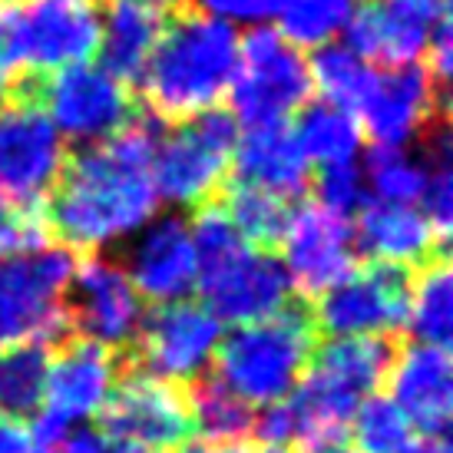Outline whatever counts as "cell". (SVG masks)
I'll list each match as a JSON object with an SVG mask.
<instances>
[{
    "instance_id": "6da1fadb",
    "label": "cell",
    "mask_w": 453,
    "mask_h": 453,
    "mask_svg": "<svg viewBox=\"0 0 453 453\" xmlns=\"http://www.w3.org/2000/svg\"><path fill=\"white\" fill-rule=\"evenodd\" d=\"M156 142L159 123L142 106V116L116 136L70 152L43 199L53 239L73 255H89L146 226L159 199L152 182Z\"/></svg>"
},
{
    "instance_id": "7a4b0ae2",
    "label": "cell",
    "mask_w": 453,
    "mask_h": 453,
    "mask_svg": "<svg viewBox=\"0 0 453 453\" xmlns=\"http://www.w3.org/2000/svg\"><path fill=\"white\" fill-rule=\"evenodd\" d=\"M239 70L235 27L182 0L165 11L159 43L142 73V106L159 127H176L222 103Z\"/></svg>"
},
{
    "instance_id": "3957f363",
    "label": "cell",
    "mask_w": 453,
    "mask_h": 453,
    "mask_svg": "<svg viewBox=\"0 0 453 453\" xmlns=\"http://www.w3.org/2000/svg\"><path fill=\"white\" fill-rule=\"evenodd\" d=\"M318 344L311 302L295 298L275 318L242 325L215 351V378L249 403L285 401L302 380Z\"/></svg>"
},
{
    "instance_id": "277c9868",
    "label": "cell",
    "mask_w": 453,
    "mask_h": 453,
    "mask_svg": "<svg viewBox=\"0 0 453 453\" xmlns=\"http://www.w3.org/2000/svg\"><path fill=\"white\" fill-rule=\"evenodd\" d=\"M106 0H7L0 4V50L11 70L57 73L89 64L100 50Z\"/></svg>"
},
{
    "instance_id": "5b68a950",
    "label": "cell",
    "mask_w": 453,
    "mask_h": 453,
    "mask_svg": "<svg viewBox=\"0 0 453 453\" xmlns=\"http://www.w3.org/2000/svg\"><path fill=\"white\" fill-rule=\"evenodd\" d=\"M40 73L13 70L0 96V189L13 205H40L66 163L64 139L37 100Z\"/></svg>"
},
{
    "instance_id": "8992f818",
    "label": "cell",
    "mask_w": 453,
    "mask_h": 453,
    "mask_svg": "<svg viewBox=\"0 0 453 453\" xmlns=\"http://www.w3.org/2000/svg\"><path fill=\"white\" fill-rule=\"evenodd\" d=\"M235 142H239V119L222 106H212L186 123L169 127V133L156 142V159H152L156 196L189 209L219 202L232 179Z\"/></svg>"
},
{
    "instance_id": "52a82bcc",
    "label": "cell",
    "mask_w": 453,
    "mask_h": 453,
    "mask_svg": "<svg viewBox=\"0 0 453 453\" xmlns=\"http://www.w3.org/2000/svg\"><path fill=\"white\" fill-rule=\"evenodd\" d=\"M76 268V255L64 245L0 258V348L70 338L64 295Z\"/></svg>"
},
{
    "instance_id": "ba28073f",
    "label": "cell",
    "mask_w": 453,
    "mask_h": 453,
    "mask_svg": "<svg viewBox=\"0 0 453 453\" xmlns=\"http://www.w3.org/2000/svg\"><path fill=\"white\" fill-rule=\"evenodd\" d=\"M232 110L245 127L288 123L311 96V73L304 53L275 27H255L239 43V70L228 87Z\"/></svg>"
},
{
    "instance_id": "9c48e42d",
    "label": "cell",
    "mask_w": 453,
    "mask_h": 453,
    "mask_svg": "<svg viewBox=\"0 0 453 453\" xmlns=\"http://www.w3.org/2000/svg\"><path fill=\"white\" fill-rule=\"evenodd\" d=\"M219 344L222 321H215L205 304H152L142 315L133 348L119 354V371L186 388L205 374V367L215 361Z\"/></svg>"
},
{
    "instance_id": "30bf717a",
    "label": "cell",
    "mask_w": 453,
    "mask_h": 453,
    "mask_svg": "<svg viewBox=\"0 0 453 453\" xmlns=\"http://www.w3.org/2000/svg\"><path fill=\"white\" fill-rule=\"evenodd\" d=\"M37 100L57 133L80 142H103L142 116L136 89L119 83L103 66L76 64L57 73H40Z\"/></svg>"
},
{
    "instance_id": "8fae6325",
    "label": "cell",
    "mask_w": 453,
    "mask_h": 453,
    "mask_svg": "<svg viewBox=\"0 0 453 453\" xmlns=\"http://www.w3.org/2000/svg\"><path fill=\"white\" fill-rule=\"evenodd\" d=\"M414 268L401 265H357V272L327 288L315 304L318 334L327 338H365V334H401L411 311Z\"/></svg>"
},
{
    "instance_id": "7c38bea8",
    "label": "cell",
    "mask_w": 453,
    "mask_h": 453,
    "mask_svg": "<svg viewBox=\"0 0 453 453\" xmlns=\"http://www.w3.org/2000/svg\"><path fill=\"white\" fill-rule=\"evenodd\" d=\"M70 331L96 341L116 354H127L142 325V298L127 278L123 265L100 252L76 258L70 288L64 295Z\"/></svg>"
},
{
    "instance_id": "4fadbf2b",
    "label": "cell",
    "mask_w": 453,
    "mask_h": 453,
    "mask_svg": "<svg viewBox=\"0 0 453 453\" xmlns=\"http://www.w3.org/2000/svg\"><path fill=\"white\" fill-rule=\"evenodd\" d=\"M205 308L215 321L228 325H255L265 318H275L281 308L295 302V288L285 265L275 255L239 249L226 262L212 265L196 275Z\"/></svg>"
},
{
    "instance_id": "5bb4252c",
    "label": "cell",
    "mask_w": 453,
    "mask_h": 453,
    "mask_svg": "<svg viewBox=\"0 0 453 453\" xmlns=\"http://www.w3.org/2000/svg\"><path fill=\"white\" fill-rule=\"evenodd\" d=\"M450 0H365L351 11L344 34L361 60L407 66L427 57L434 30L450 17Z\"/></svg>"
},
{
    "instance_id": "9a60e30c",
    "label": "cell",
    "mask_w": 453,
    "mask_h": 453,
    "mask_svg": "<svg viewBox=\"0 0 453 453\" xmlns=\"http://www.w3.org/2000/svg\"><path fill=\"white\" fill-rule=\"evenodd\" d=\"M285 249V272L291 288L302 302L321 298L327 288L357 272V245L348 219L327 212L318 202L295 209L291 226L281 239Z\"/></svg>"
},
{
    "instance_id": "2e32d148",
    "label": "cell",
    "mask_w": 453,
    "mask_h": 453,
    "mask_svg": "<svg viewBox=\"0 0 453 453\" xmlns=\"http://www.w3.org/2000/svg\"><path fill=\"white\" fill-rule=\"evenodd\" d=\"M96 417H100V430L152 450L179 447L192 434L186 388L129 374V371H119L113 394Z\"/></svg>"
},
{
    "instance_id": "e0dca14e",
    "label": "cell",
    "mask_w": 453,
    "mask_h": 453,
    "mask_svg": "<svg viewBox=\"0 0 453 453\" xmlns=\"http://www.w3.org/2000/svg\"><path fill=\"white\" fill-rule=\"evenodd\" d=\"M357 113L374 146L401 150L407 139H417L434 119L447 116V89L437 87L424 64L390 66L388 73H374Z\"/></svg>"
},
{
    "instance_id": "ac0fdd59",
    "label": "cell",
    "mask_w": 453,
    "mask_h": 453,
    "mask_svg": "<svg viewBox=\"0 0 453 453\" xmlns=\"http://www.w3.org/2000/svg\"><path fill=\"white\" fill-rule=\"evenodd\" d=\"M116 378H119V354L96 341L70 334L60 344H53L40 411L60 417L73 427L76 420L100 414L103 403L113 394Z\"/></svg>"
},
{
    "instance_id": "d6986e66",
    "label": "cell",
    "mask_w": 453,
    "mask_h": 453,
    "mask_svg": "<svg viewBox=\"0 0 453 453\" xmlns=\"http://www.w3.org/2000/svg\"><path fill=\"white\" fill-rule=\"evenodd\" d=\"M390 401L420 430V437H447L453 417V367L447 348L403 344L388 374Z\"/></svg>"
},
{
    "instance_id": "ffe728a7",
    "label": "cell",
    "mask_w": 453,
    "mask_h": 453,
    "mask_svg": "<svg viewBox=\"0 0 453 453\" xmlns=\"http://www.w3.org/2000/svg\"><path fill=\"white\" fill-rule=\"evenodd\" d=\"M139 298L152 304L186 302L196 288V252L189 222L182 215H163L139 235L123 265Z\"/></svg>"
},
{
    "instance_id": "44dd1931",
    "label": "cell",
    "mask_w": 453,
    "mask_h": 453,
    "mask_svg": "<svg viewBox=\"0 0 453 453\" xmlns=\"http://www.w3.org/2000/svg\"><path fill=\"white\" fill-rule=\"evenodd\" d=\"M232 173H235V182L262 186L291 202L311 186V163L295 136V127L288 123L245 129V136L235 142Z\"/></svg>"
},
{
    "instance_id": "7402d4cb",
    "label": "cell",
    "mask_w": 453,
    "mask_h": 453,
    "mask_svg": "<svg viewBox=\"0 0 453 453\" xmlns=\"http://www.w3.org/2000/svg\"><path fill=\"white\" fill-rule=\"evenodd\" d=\"M357 255L380 265H401V268H417L430 255L447 252V242L434 232L427 219L407 205H365L354 232Z\"/></svg>"
},
{
    "instance_id": "603a6c76",
    "label": "cell",
    "mask_w": 453,
    "mask_h": 453,
    "mask_svg": "<svg viewBox=\"0 0 453 453\" xmlns=\"http://www.w3.org/2000/svg\"><path fill=\"white\" fill-rule=\"evenodd\" d=\"M103 24H106V34L100 37V50H96L103 70L116 76L119 83H127L129 89H136L159 43L165 11L150 0H106Z\"/></svg>"
},
{
    "instance_id": "cb8c5ba5",
    "label": "cell",
    "mask_w": 453,
    "mask_h": 453,
    "mask_svg": "<svg viewBox=\"0 0 453 453\" xmlns=\"http://www.w3.org/2000/svg\"><path fill=\"white\" fill-rule=\"evenodd\" d=\"M219 205H222L228 222H232V228L242 235V242L255 252L268 255L281 249V239H285L291 215H295L291 199L262 189V186L232 182V179H228V186L219 196Z\"/></svg>"
},
{
    "instance_id": "d4e9b609",
    "label": "cell",
    "mask_w": 453,
    "mask_h": 453,
    "mask_svg": "<svg viewBox=\"0 0 453 453\" xmlns=\"http://www.w3.org/2000/svg\"><path fill=\"white\" fill-rule=\"evenodd\" d=\"M407 327L417 338V344L447 348L453 334V281H450V258L447 252L430 255L424 265L414 268L411 285V311Z\"/></svg>"
},
{
    "instance_id": "484cf974",
    "label": "cell",
    "mask_w": 453,
    "mask_h": 453,
    "mask_svg": "<svg viewBox=\"0 0 453 453\" xmlns=\"http://www.w3.org/2000/svg\"><path fill=\"white\" fill-rule=\"evenodd\" d=\"M192 430H199L202 441L212 443H242L252 437L255 407L242 401L235 390H228L215 374H202L186 384Z\"/></svg>"
},
{
    "instance_id": "4316f807",
    "label": "cell",
    "mask_w": 453,
    "mask_h": 453,
    "mask_svg": "<svg viewBox=\"0 0 453 453\" xmlns=\"http://www.w3.org/2000/svg\"><path fill=\"white\" fill-rule=\"evenodd\" d=\"M50 344L24 341L0 348V414L17 420H34L43 407Z\"/></svg>"
},
{
    "instance_id": "83f0119b",
    "label": "cell",
    "mask_w": 453,
    "mask_h": 453,
    "mask_svg": "<svg viewBox=\"0 0 453 453\" xmlns=\"http://www.w3.org/2000/svg\"><path fill=\"white\" fill-rule=\"evenodd\" d=\"M295 136L302 142L308 163L315 159L321 165L351 163V156L361 146V127L351 113H344L331 103H311L302 106Z\"/></svg>"
},
{
    "instance_id": "f1b7e54d",
    "label": "cell",
    "mask_w": 453,
    "mask_h": 453,
    "mask_svg": "<svg viewBox=\"0 0 453 453\" xmlns=\"http://www.w3.org/2000/svg\"><path fill=\"white\" fill-rule=\"evenodd\" d=\"M308 73H311V87H318L325 103L338 106L344 113L361 110L367 89H371V80H374V70L341 43L318 47V53L308 60Z\"/></svg>"
},
{
    "instance_id": "f546056e",
    "label": "cell",
    "mask_w": 453,
    "mask_h": 453,
    "mask_svg": "<svg viewBox=\"0 0 453 453\" xmlns=\"http://www.w3.org/2000/svg\"><path fill=\"white\" fill-rule=\"evenodd\" d=\"M281 17V37L295 47H325L351 17V0H291Z\"/></svg>"
},
{
    "instance_id": "4dcf8cb0",
    "label": "cell",
    "mask_w": 453,
    "mask_h": 453,
    "mask_svg": "<svg viewBox=\"0 0 453 453\" xmlns=\"http://www.w3.org/2000/svg\"><path fill=\"white\" fill-rule=\"evenodd\" d=\"M348 430L357 443L354 450L361 453H401L414 441V427L407 424V417L394 407L390 397H378V394L357 407Z\"/></svg>"
},
{
    "instance_id": "1f68e13d",
    "label": "cell",
    "mask_w": 453,
    "mask_h": 453,
    "mask_svg": "<svg viewBox=\"0 0 453 453\" xmlns=\"http://www.w3.org/2000/svg\"><path fill=\"white\" fill-rule=\"evenodd\" d=\"M367 176H371V186L384 202L407 205V202L420 199L424 182H427V169L417 165L414 159H407L394 146H371V152H367Z\"/></svg>"
},
{
    "instance_id": "d6a6232c",
    "label": "cell",
    "mask_w": 453,
    "mask_h": 453,
    "mask_svg": "<svg viewBox=\"0 0 453 453\" xmlns=\"http://www.w3.org/2000/svg\"><path fill=\"white\" fill-rule=\"evenodd\" d=\"M315 196L321 209L341 215V219L361 212L367 205V189L365 179H361V169L354 163L321 165V173L315 179Z\"/></svg>"
},
{
    "instance_id": "836d02e7",
    "label": "cell",
    "mask_w": 453,
    "mask_h": 453,
    "mask_svg": "<svg viewBox=\"0 0 453 453\" xmlns=\"http://www.w3.org/2000/svg\"><path fill=\"white\" fill-rule=\"evenodd\" d=\"M47 245H50V228L43 219V202L0 209V258L40 252Z\"/></svg>"
},
{
    "instance_id": "e575fe53",
    "label": "cell",
    "mask_w": 453,
    "mask_h": 453,
    "mask_svg": "<svg viewBox=\"0 0 453 453\" xmlns=\"http://www.w3.org/2000/svg\"><path fill=\"white\" fill-rule=\"evenodd\" d=\"M60 453H163L152 450V447H142L136 441H123V437H113L100 427H73L66 434Z\"/></svg>"
},
{
    "instance_id": "d590c367",
    "label": "cell",
    "mask_w": 453,
    "mask_h": 453,
    "mask_svg": "<svg viewBox=\"0 0 453 453\" xmlns=\"http://www.w3.org/2000/svg\"><path fill=\"white\" fill-rule=\"evenodd\" d=\"M189 4L219 20H265L268 17L265 0H189Z\"/></svg>"
},
{
    "instance_id": "8d00e7d4",
    "label": "cell",
    "mask_w": 453,
    "mask_h": 453,
    "mask_svg": "<svg viewBox=\"0 0 453 453\" xmlns=\"http://www.w3.org/2000/svg\"><path fill=\"white\" fill-rule=\"evenodd\" d=\"M0 453H34L30 427L24 420L0 414Z\"/></svg>"
},
{
    "instance_id": "74e56055",
    "label": "cell",
    "mask_w": 453,
    "mask_h": 453,
    "mask_svg": "<svg viewBox=\"0 0 453 453\" xmlns=\"http://www.w3.org/2000/svg\"><path fill=\"white\" fill-rule=\"evenodd\" d=\"M176 453H288L272 450V447H258V443H212V441H186L179 443Z\"/></svg>"
},
{
    "instance_id": "f35d334b",
    "label": "cell",
    "mask_w": 453,
    "mask_h": 453,
    "mask_svg": "<svg viewBox=\"0 0 453 453\" xmlns=\"http://www.w3.org/2000/svg\"><path fill=\"white\" fill-rule=\"evenodd\" d=\"M401 453H450V447H447V437H420L407 443Z\"/></svg>"
},
{
    "instance_id": "ab89813d",
    "label": "cell",
    "mask_w": 453,
    "mask_h": 453,
    "mask_svg": "<svg viewBox=\"0 0 453 453\" xmlns=\"http://www.w3.org/2000/svg\"><path fill=\"white\" fill-rule=\"evenodd\" d=\"M308 453H361V450L344 447V443H325V447H315V450H308Z\"/></svg>"
},
{
    "instance_id": "60d3db41",
    "label": "cell",
    "mask_w": 453,
    "mask_h": 453,
    "mask_svg": "<svg viewBox=\"0 0 453 453\" xmlns=\"http://www.w3.org/2000/svg\"><path fill=\"white\" fill-rule=\"evenodd\" d=\"M150 4H156V7H165V11H169V7H176V4H182V0H150Z\"/></svg>"
},
{
    "instance_id": "b9f144b4",
    "label": "cell",
    "mask_w": 453,
    "mask_h": 453,
    "mask_svg": "<svg viewBox=\"0 0 453 453\" xmlns=\"http://www.w3.org/2000/svg\"><path fill=\"white\" fill-rule=\"evenodd\" d=\"M0 209H4V202H0Z\"/></svg>"
}]
</instances>
